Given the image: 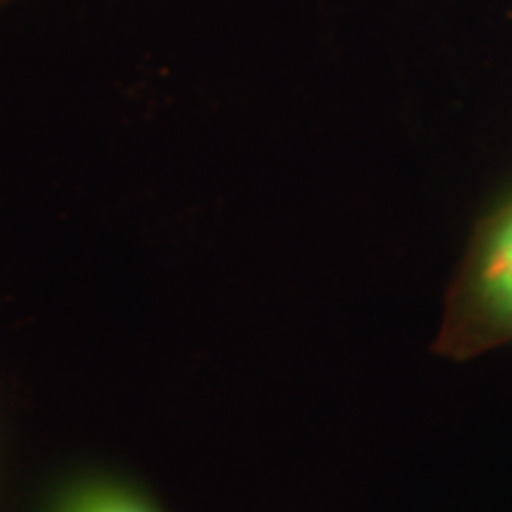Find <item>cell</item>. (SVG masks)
<instances>
[{"mask_svg": "<svg viewBox=\"0 0 512 512\" xmlns=\"http://www.w3.org/2000/svg\"><path fill=\"white\" fill-rule=\"evenodd\" d=\"M477 290L486 309L512 325V211L498 223L477 271Z\"/></svg>", "mask_w": 512, "mask_h": 512, "instance_id": "cell-1", "label": "cell"}, {"mask_svg": "<svg viewBox=\"0 0 512 512\" xmlns=\"http://www.w3.org/2000/svg\"><path fill=\"white\" fill-rule=\"evenodd\" d=\"M74 512H150L145 505L117 494H95L76 505Z\"/></svg>", "mask_w": 512, "mask_h": 512, "instance_id": "cell-2", "label": "cell"}, {"mask_svg": "<svg viewBox=\"0 0 512 512\" xmlns=\"http://www.w3.org/2000/svg\"><path fill=\"white\" fill-rule=\"evenodd\" d=\"M15 3H22V0H0V12H5L8 8H12Z\"/></svg>", "mask_w": 512, "mask_h": 512, "instance_id": "cell-3", "label": "cell"}]
</instances>
